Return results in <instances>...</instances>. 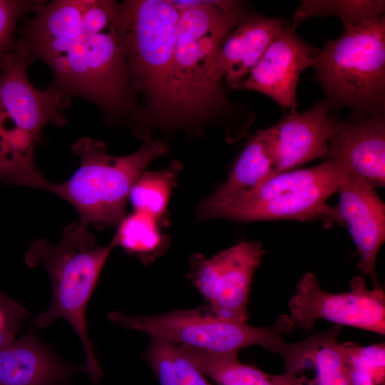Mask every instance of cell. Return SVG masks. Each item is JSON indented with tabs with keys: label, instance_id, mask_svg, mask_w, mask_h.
<instances>
[{
	"label": "cell",
	"instance_id": "2",
	"mask_svg": "<svg viewBox=\"0 0 385 385\" xmlns=\"http://www.w3.org/2000/svg\"><path fill=\"white\" fill-rule=\"evenodd\" d=\"M34 61L20 38L0 60V181L49 192L53 183L36 165L34 150L46 125L68 123L63 111L71 99L31 84L28 68Z\"/></svg>",
	"mask_w": 385,
	"mask_h": 385
},
{
	"label": "cell",
	"instance_id": "24",
	"mask_svg": "<svg viewBox=\"0 0 385 385\" xmlns=\"http://www.w3.org/2000/svg\"><path fill=\"white\" fill-rule=\"evenodd\" d=\"M349 385H385L384 343H342Z\"/></svg>",
	"mask_w": 385,
	"mask_h": 385
},
{
	"label": "cell",
	"instance_id": "6",
	"mask_svg": "<svg viewBox=\"0 0 385 385\" xmlns=\"http://www.w3.org/2000/svg\"><path fill=\"white\" fill-rule=\"evenodd\" d=\"M313 79L332 112L349 108V120L385 114V16L354 26L327 40L316 56Z\"/></svg>",
	"mask_w": 385,
	"mask_h": 385
},
{
	"label": "cell",
	"instance_id": "12",
	"mask_svg": "<svg viewBox=\"0 0 385 385\" xmlns=\"http://www.w3.org/2000/svg\"><path fill=\"white\" fill-rule=\"evenodd\" d=\"M320 49L305 42L287 23L250 75L235 89L252 90L275 101L283 110L298 108L301 73L312 67Z\"/></svg>",
	"mask_w": 385,
	"mask_h": 385
},
{
	"label": "cell",
	"instance_id": "23",
	"mask_svg": "<svg viewBox=\"0 0 385 385\" xmlns=\"http://www.w3.org/2000/svg\"><path fill=\"white\" fill-rule=\"evenodd\" d=\"M383 0H304L296 9L292 30L311 17L336 16L342 20L344 27L354 26L384 15Z\"/></svg>",
	"mask_w": 385,
	"mask_h": 385
},
{
	"label": "cell",
	"instance_id": "28",
	"mask_svg": "<svg viewBox=\"0 0 385 385\" xmlns=\"http://www.w3.org/2000/svg\"><path fill=\"white\" fill-rule=\"evenodd\" d=\"M21 322L0 308V347L14 340Z\"/></svg>",
	"mask_w": 385,
	"mask_h": 385
},
{
	"label": "cell",
	"instance_id": "9",
	"mask_svg": "<svg viewBox=\"0 0 385 385\" xmlns=\"http://www.w3.org/2000/svg\"><path fill=\"white\" fill-rule=\"evenodd\" d=\"M130 15L126 38L133 91L167 113L169 86L180 11L169 0L125 1Z\"/></svg>",
	"mask_w": 385,
	"mask_h": 385
},
{
	"label": "cell",
	"instance_id": "11",
	"mask_svg": "<svg viewBox=\"0 0 385 385\" xmlns=\"http://www.w3.org/2000/svg\"><path fill=\"white\" fill-rule=\"evenodd\" d=\"M289 306L294 327L307 332L317 319H324L341 327L385 334L384 292L381 288L368 289L362 277L351 279L350 290L334 294L324 292L315 275L307 272L298 282Z\"/></svg>",
	"mask_w": 385,
	"mask_h": 385
},
{
	"label": "cell",
	"instance_id": "5",
	"mask_svg": "<svg viewBox=\"0 0 385 385\" xmlns=\"http://www.w3.org/2000/svg\"><path fill=\"white\" fill-rule=\"evenodd\" d=\"M250 15L237 1H197L180 12L168 114L193 117L226 103L222 90L210 81V69L226 38Z\"/></svg>",
	"mask_w": 385,
	"mask_h": 385
},
{
	"label": "cell",
	"instance_id": "14",
	"mask_svg": "<svg viewBox=\"0 0 385 385\" xmlns=\"http://www.w3.org/2000/svg\"><path fill=\"white\" fill-rule=\"evenodd\" d=\"M341 328L335 325L294 343L279 338L267 346L282 358V376L287 385H349L342 344L338 341Z\"/></svg>",
	"mask_w": 385,
	"mask_h": 385
},
{
	"label": "cell",
	"instance_id": "17",
	"mask_svg": "<svg viewBox=\"0 0 385 385\" xmlns=\"http://www.w3.org/2000/svg\"><path fill=\"white\" fill-rule=\"evenodd\" d=\"M327 158L342 161L372 187H384V116L371 115L356 121L337 120L329 140Z\"/></svg>",
	"mask_w": 385,
	"mask_h": 385
},
{
	"label": "cell",
	"instance_id": "8",
	"mask_svg": "<svg viewBox=\"0 0 385 385\" xmlns=\"http://www.w3.org/2000/svg\"><path fill=\"white\" fill-rule=\"evenodd\" d=\"M107 317L124 329L150 337L222 354H237L240 350L255 345L267 349L295 328L287 315L279 316L271 326L260 327L222 320L202 308L136 317L113 312Z\"/></svg>",
	"mask_w": 385,
	"mask_h": 385
},
{
	"label": "cell",
	"instance_id": "29",
	"mask_svg": "<svg viewBox=\"0 0 385 385\" xmlns=\"http://www.w3.org/2000/svg\"><path fill=\"white\" fill-rule=\"evenodd\" d=\"M0 308L16 319L21 321L28 318L30 313L19 304L0 291Z\"/></svg>",
	"mask_w": 385,
	"mask_h": 385
},
{
	"label": "cell",
	"instance_id": "13",
	"mask_svg": "<svg viewBox=\"0 0 385 385\" xmlns=\"http://www.w3.org/2000/svg\"><path fill=\"white\" fill-rule=\"evenodd\" d=\"M337 192L339 199L336 208L357 248L358 268L371 278L374 288L381 289L376 263L385 240V204L375 188L351 171Z\"/></svg>",
	"mask_w": 385,
	"mask_h": 385
},
{
	"label": "cell",
	"instance_id": "21",
	"mask_svg": "<svg viewBox=\"0 0 385 385\" xmlns=\"http://www.w3.org/2000/svg\"><path fill=\"white\" fill-rule=\"evenodd\" d=\"M109 244L149 265L162 255L169 245V237L163 234L160 223L151 216L138 211L125 216Z\"/></svg>",
	"mask_w": 385,
	"mask_h": 385
},
{
	"label": "cell",
	"instance_id": "20",
	"mask_svg": "<svg viewBox=\"0 0 385 385\" xmlns=\"http://www.w3.org/2000/svg\"><path fill=\"white\" fill-rule=\"evenodd\" d=\"M178 345L183 354L217 385H287L282 374L265 373L241 362L237 354H215Z\"/></svg>",
	"mask_w": 385,
	"mask_h": 385
},
{
	"label": "cell",
	"instance_id": "4",
	"mask_svg": "<svg viewBox=\"0 0 385 385\" xmlns=\"http://www.w3.org/2000/svg\"><path fill=\"white\" fill-rule=\"evenodd\" d=\"M350 171L342 161L327 158L308 168L281 173L220 202L200 203L197 218L222 217L245 222L319 221L325 226L337 223L345 227L336 207L330 206L327 200Z\"/></svg>",
	"mask_w": 385,
	"mask_h": 385
},
{
	"label": "cell",
	"instance_id": "3",
	"mask_svg": "<svg viewBox=\"0 0 385 385\" xmlns=\"http://www.w3.org/2000/svg\"><path fill=\"white\" fill-rule=\"evenodd\" d=\"M112 249L110 245L96 246L88 226L79 222L64 227L57 245L38 239L25 255L29 267L43 265L46 269L52 284L50 307L34 319L35 325L45 328L59 319L66 320L81 342L84 366L94 383L100 380L103 371L87 332L86 309Z\"/></svg>",
	"mask_w": 385,
	"mask_h": 385
},
{
	"label": "cell",
	"instance_id": "16",
	"mask_svg": "<svg viewBox=\"0 0 385 385\" xmlns=\"http://www.w3.org/2000/svg\"><path fill=\"white\" fill-rule=\"evenodd\" d=\"M288 22L284 18L251 14L228 35L215 55L209 72L211 84L221 88L223 77L235 89L251 73Z\"/></svg>",
	"mask_w": 385,
	"mask_h": 385
},
{
	"label": "cell",
	"instance_id": "18",
	"mask_svg": "<svg viewBox=\"0 0 385 385\" xmlns=\"http://www.w3.org/2000/svg\"><path fill=\"white\" fill-rule=\"evenodd\" d=\"M85 366L66 363L29 329L0 347V385H67Z\"/></svg>",
	"mask_w": 385,
	"mask_h": 385
},
{
	"label": "cell",
	"instance_id": "1",
	"mask_svg": "<svg viewBox=\"0 0 385 385\" xmlns=\"http://www.w3.org/2000/svg\"><path fill=\"white\" fill-rule=\"evenodd\" d=\"M130 15L111 0H54L18 29L30 56L53 74L48 87L93 103L111 120L136 122L126 56Z\"/></svg>",
	"mask_w": 385,
	"mask_h": 385
},
{
	"label": "cell",
	"instance_id": "27",
	"mask_svg": "<svg viewBox=\"0 0 385 385\" xmlns=\"http://www.w3.org/2000/svg\"><path fill=\"white\" fill-rule=\"evenodd\" d=\"M173 357L178 385H212L206 376L183 354L179 345L175 343Z\"/></svg>",
	"mask_w": 385,
	"mask_h": 385
},
{
	"label": "cell",
	"instance_id": "10",
	"mask_svg": "<svg viewBox=\"0 0 385 385\" xmlns=\"http://www.w3.org/2000/svg\"><path fill=\"white\" fill-rule=\"evenodd\" d=\"M266 254L260 242H241L210 259L200 253L190 260L188 278L222 320L247 323L253 275Z\"/></svg>",
	"mask_w": 385,
	"mask_h": 385
},
{
	"label": "cell",
	"instance_id": "15",
	"mask_svg": "<svg viewBox=\"0 0 385 385\" xmlns=\"http://www.w3.org/2000/svg\"><path fill=\"white\" fill-rule=\"evenodd\" d=\"M325 100L317 101L313 107L299 113L291 111L272 127L274 131V175L298 169L307 163L327 159L328 143L337 118Z\"/></svg>",
	"mask_w": 385,
	"mask_h": 385
},
{
	"label": "cell",
	"instance_id": "25",
	"mask_svg": "<svg viewBox=\"0 0 385 385\" xmlns=\"http://www.w3.org/2000/svg\"><path fill=\"white\" fill-rule=\"evenodd\" d=\"M44 1L0 0V60L16 46L15 33L21 18L29 12H38Z\"/></svg>",
	"mask_w": 385,
	"mask_h": 385
},
{
	"label": "cell",
	"instance_id": "26",
	"mask_svg": "<svg viewBox=\"0 0 385 385\" xmlns=\"http://www.w3.org/2000/svg\"><path fill=\"white\" fill-rule=\"evenodd\" d=\"M174 343L158 337H150L143 358L151 367L160 385H178L173 357Z\"/></svg>",
	"mask_w": 385,
	"mask_h": 385
},
{
	"label": "cell",
	"instance_id": "7",
	"mask_svg": "<svg viewBox=\"0 0 385 385\" xmlns=\"http://www.w3.org/2000/svg\"><path fill=\"white\" fill-rule=\"evenodd\" d=\"M71 149L80 167L66 181L53 183L50 192L73 205L81 224L98 230L120 223L133 185L153 160L168 153L163 141L150 138L125 156L109 155L103 141L91 138L79 139Z\"/></svg>",
	"mask_w": 385,
	"mask_h": 385
},
{
	"label": "cell",
	"instance_id": "22",
	"mask_svg": "<svg viewBox=\"0 0 385 385\" xmlns=\"http://www.w3.org/2000/svg\"><path fill=\"white\" fill-rule=\"evenodd\" d=\"M181 169V163L174 160L164 170L143 172L129 193L128 199L134 210L145 213L159 223L165 224L167 205Z\"/></svg>",
	"mask_w": 385,
	"mask_h": 385
},
{
	"label": "cell",
	"instance_id": "19",
	"mask_svg": "<svg viewBox=\"0 0 385 385\" xmlns=\"http://www.w3.org/2000/svg\"><path fill=\"white\" fill-rule=\"evenodd\" d=\"M275 167L274 131L271 126L250 136L227 180L202 203L216 204L252 189L273 176Z\"/></svg>",
	"mask_w": 385,
	"mask_h": 385
}]
</instances>
